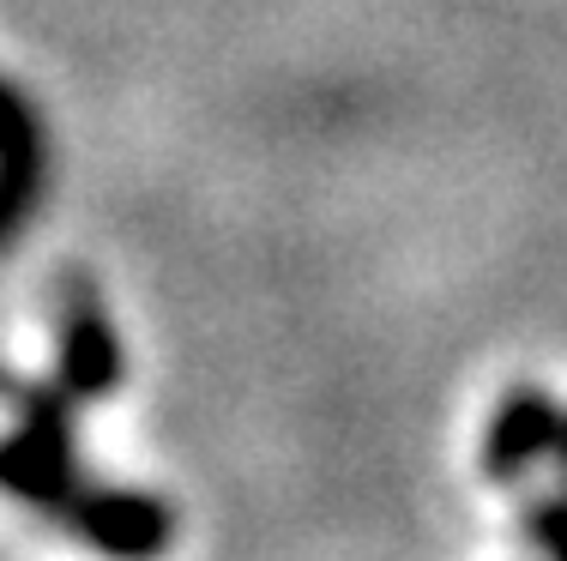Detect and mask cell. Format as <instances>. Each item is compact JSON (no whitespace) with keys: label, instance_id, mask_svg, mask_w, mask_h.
<instances>
[{"label":"cell","instance_id":"6da1fadb","mask_svg":"<svg viewBox=\"0 0 567 561\" xmlns=\"http://www.w3.org/2000/svg\"><path fill=\"white\" fill-rule=\"evenodd\" d=\"M0 489L55 519H73L85 477L73 459V393L55 386H19V429L0 440Z\"/></svg>","mask_w":567,"mask_h":561},{"label":"cell","instance_id":"7a4b0ae2","mask_svg":"<svg viewBox=\"0 0 567 561\" xmlns=\"http://www.w3.org/2000/svg\"><path fill=\"white\" fill-rule=\"evenodd\" d=\"M66 526L115 561H152V555H164V543H169V507L157 496H140V489L91 484Z\"/></svg>","mask_w":567,"mask_h":561},{"label":"cell","instance_id":"3957f363","mask_svg":"<svg viewBox=\"0 0 567 561\" xmlns=\"http://www.w3.org/2000/svg\"><path fill=\"white\" fill-rule=\"evenodd\" d=\"M556 398L537 393V386H513V393L502 398V411L489 417V435H483V477L489 484H513V477H525L537 459H544L549 447H556Z\"/></svg>","mask_w":567,"mask_h":561},{"label":"cell","instance_id":"277c9868","mask_svg":"<svg viewBox=\"0 0 567 561\" xmlns=\"http://www.w3.org/2000/svg\"><path fill=\"white\" fill-rule=\"evenodd\" d=\"M121 381V339L97 302H73L61 314V393L103 398Z\"/></svg>","mask_w":567,"mask_h":561},{"label":"cell","instance_id":"5b68a950","mask_svg":"<svg viewBox=\"0 0 567 561\" xmlns=\"http://www.w3.org/2000/svg\"><path fill=\"white\" fill-rule=\"evenodd\" d=\"M525 538L544 550V561H567V489H549L525 507Z\"/></svg>","mask_w":567,"mask_h":561},{"label":"cell","instance_id":"8992f818","mask_svg":"<svg viewBox=\"0 0 567 561\" xmlns=\"http://www.w3.org/2000/svg\"><path fill=\"white\" fill-rule=\"evenodd\" d=\"M549 453H556V459H561V465H567V417H561V423H556V447H549Z\"/></svg>","mask_w":567,"mask_h":561}]
</instances>
